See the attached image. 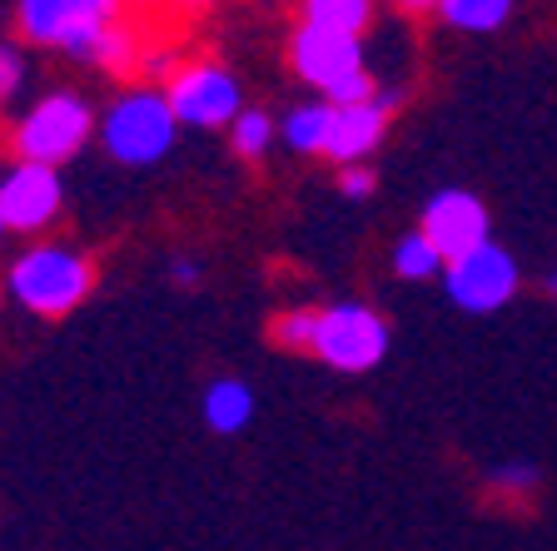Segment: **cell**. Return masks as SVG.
<instances>
[{
	"mask_svg": "<svg viewBox=\"0 0 557 551\" xmlns=\"http://www.w3.org/2000/svg\"><path fill=\"white\" fill-rule=\"evenodd\" d=\"M493 483H498V487H533L537 483V467H528V462H508V467L493 472Z\"/></svg>",
	"mask_w": 557,
	"mask_h": 551,
	"instance_id": "7402d4cb",
	"label": "cell"
},
{
	"mask_svg": "<svg viewBox=\"0 0 557 551\" xmlns=\"http://www.w3.org/2000/svg\"><path fill=\"white\" fill-rule=\"evenodd\" d=\"M547 293H553V299H557V274H553V278H547Z\"/></svg>",
	"mask_w": 557,
	"mask_h": 551,
	"instance_id": "484cf974",
	"label": "cell"
},
{
	"mask_svg": "<svg viewBox=\"0 0 557 551\" xmlns=\"http://www.w3.org/2000/svg\"><path fill=\"white\" fill-rule=\"evenodd\" d=\"M230 145H234L239 160H264L269 145H274V120H269V110L244 104L239 115H234V125H230Z\"/></svg>",
	"mask_w": 557,
	"mask_h": 551,
	"instance_id": "2e32d148",
	"label": "cell"
},
{
	"mask_svg": "<svg viewBox=\"0 0 557 551\" xmlns=\"http://www.w3.org/2000/svg\"><path fill=\"white\" fill-rule=\"evenodd\" d=\"M100 129L95 104L75 90H50L25 110L11 125V150L15 160H35V164H65L85 150V139Z\"/></svg>",
	"mask_w": 557,
	"mask_h": 551,
	"instance_id": "277c9868",
	"label": "cell"
},
{
	"mask_svg": "<svg viewBox=\"0 0 557 551\" xmlns=\"http://www.w3.org/2000/svg\"><path fill=\"white\" fill-rule=\"evenodd\" d=\"M418 229L429 234L443 259H458V253L487 243V209H483V199L468 195V189H443V195L429 199Z\"/></svg>",
	"mask_w": 557,
	"mask_h": 551,
	"instance_id": "8fae6325",
	"label": "cell"
},
{
	"mask_svg": "<svg viewBox=\"0 0 557 551\" xmlns=\"http://www.w3.org/2000/svg\"><path fill=\"white\" fill-rule=\"evenodd\" d=\"M404 15H438V0H394Z\"/></svg>",
	"mask_w": 557,
	"mask_h": 551,
	"instance_id": "d4e9b609",
	"label": "cell"
},
{
	"mask_svg": "<svg viewBox=\"0 0 557 551\" xmlns=\"http://www.w3.org/2000/svg\"><path fill=\"white\" fill-rule=\"evenodd\" d=\"M383 353H388V323L369 303H329V309H319L309 358L338 367V373H369V367H379Z\"/></svg>",
	"mask_w": 557,
	"mask_h": 551,
	"instance_id": "8992f818",
	"label": "cell"
},
{
	"mask_svg": "<svg viewBox=\"0 0 557 551\" xmlns=\"http://www.w3.org/2000/svg\"><path fill=\"white\" fill-rule=\"evenodd\" d=\"M313 328H319V309H289L269 323V338H274L278 348H289V353H309Z\"/></svg>",
	"mask_w": 557,
	"mask_h": 551,
	"instance_id": "ac0fdd59",
	"label": "cell"
},
{
	"mask_svg": "<svg viewBox=\"0 0 557 551\" xmlns=\"http://www.w3.org/2000/svg\"><path fill=\"white\" fill-rule=\"evenodd\" d=\"M164 95H170L174 120L189 129H230L234 115L244 110V90L234 80V70L205 55L180 60L174 75L164 80Z\"/></svg>",
	"mask_w": 557,
	"mask_h": 551,
	"instance_id": "5b68a950",
	"label": "cell"
},
{
	"mask_svg": "<svg viewBox=\"0 0 557 551\" xmlns=\"http://www.w3.org/2000/svg\"><path fill=\"white\" fill-rule=\"evenodd\" d=\"M170 274H174V284H180V288H195L205 268H199V259H174V264H170Z\"/></svg>",
	"mask_w": 557,
	"mask_h": 551,
	"instance_id": "603a6c76",
	"label": "cell"
},
{
	"mask_svg": "<svg viewBox=\"0 0 557 551\" xmlns=\"http://www.w3.org/2000/svg\"><path fill=\"white\" fill-rule=\"evenodd\" d=\"M129 15V0H15V35L35 50L90 60L95 40Z\"/></svg>",
	"mask_w": 557,
	"mask_h": 551,
	"instance_id": "3957f363",
	"label": "cell"
},
{
	"mask_svg": "<svg viewBox=\"0 0 557 551\" xmlns=\"http://www.w3.org/2000/svg\"><path fill=\"white\" fill-rule=\"evenodd\" d=\"M512 5H518V0H438V15L453 25V30L493 35L498 25H508Z\"/></svg>",
	"mask_w": 557,
	"mask_h": 551,
	"instance_id": "9a60e30c",
	"label": "cell"
},
{
	"mask_svg": "<svg viewBox=\"0 0 557 551\" xmlns=\"http://www.w3.org/2000/svg\"><path fill=\"white\" fill-rule=\"evenodd\" d=\"M394 110H398V95L394 90H379L373 100H359V104H334V125H329L324 160L363 164L383 145Z\"/></svg>",
	"mask_w": 557,
	"mask_h": 551,
	"instance_id": "30bf717a",
	"label": "cell"
},
{
	"mask_svg": "<svg viewBox=\"0 0 557 551\" xmlns=\"http://www.w3.org/2000/svg\"><path fill=\"white\" fill-rule=\"evenodd\" d=\"M304 25L319 30H344V35H363L373 25V0H294Z\"/></svg>",
	"mask_w": 557,
	"mask_h": 551,
	"instance_id": "4fadbf2b",
	"label": "cell"
},
{
	"mask_svg": "<svg viewBox=\"0 0 557 551\" xmlns=\"http://www.w3.org/2000/svg\"><path fill=\"white\" fill-rule=\"evenodd\" d=\"M329 125H334V104L329 100L299 104V110H289V120H284V145H289L294 154H324Z\"/></svg>",
	"mask_w": 557,
	"mask_h": 551,
	"instance_id": "5bb4252c",
	"label": "cell"
},
{
	"mask_svg": "<svg viewBox=\"0 0 557 551\" xmlns=\"http://www.w3.org/2000/svg\"><path fill=\"white\" fill-rule=\"evenodd\" d=\"M129 5H154V0H129Z\"/></svg>",
	"mask_w": 557,
	"mask_h": 551,
	"instance_id": "83f0119b",
	"label": "cell"
},
{
	"mask_svg": "<svg viewBox=\"0 0 557 551\" xmlns=\"http://www.w3.org/2000/svg\"><path fill=\"white\" fill-rule=\"evenodd\" d=\"M249 417H255V392H249V383L239 378H220L209 383L205 392V423L214 427L220 437H234L249 427Z\"/></svg>",
	"mask_w": 557,
	"mask_h": 551,
	"instance_id": "7c38bea8",
	"label": "cell"
},
{
	"mask_svg": "<svg viewBox=\"0 0 557 551\" xmlns=\"http://www.w3.org/2000/svg\"><path fill=\"white\" fill-rule=\"evenodd\" d=\"M65 209V184L55 164L15 160L0 174V218L11 234H46Z\"/></svg>",
	"mask_w": 557,
	"mask_h": 551,
	"instance_id": "ba28073f",
	"label": "cell"
},
{
	"mask_svg": "<svg viewBox=\"0 0 557 551\" xmlns=\"http://www.w3.org/2000/svg\"><path fill=\"white\" fill-rule=\"evenodd\" d=\"M164 5H170V11H180V15H189V21H195V15L214 11V5H224V0H164Z\"/></svg>",
	"mask_w": 557,
	"mask_h": 551,
	"instance_id": "cb8c5ba5",
	"label": "cell"
},
{
	"mask_svg": "<svg viewBox=\"0 0 557 551\" xmlns=\"http://www.w3.org/2000/svg\"><path fill=\"white\" fill-rule=\"evenodd\" d=\"M373 95H379V80H373V70L363 65V70H354V75H344V80H338L329 95H319V100H329V104H359V100H373Z\"/></svg>",
	"mask_w": 557,
	"mask_h": 551,
	"instance_id": "d6986e66",
	"label": "cell"
},
{
	"mask_svg": "<svg viewBox=\"0 0 557 551\" xmlns=\"http://www.w3.org/2000/svg\"><path fill=\"white\" fill-rule=\"evenodd\" d=\"M443 284H448V299L468 313H493L518 293V264H512V253L498 249V243L487 239L478 249L458 253L443 264Z\"/></svg>",
	"mask_w": 557,
	"mask_h": 551,
	"instance_id": "52a82bcc",
	"label": "cell"
},
{
	"mask_svg": "<svg viewBox=\"0 0 557 551\" xmlns=\"http://www.w3.org/2000/svg\"><path fill=\"white\" fill-rule=\"evenodd\" d=\"M21 85H25V55L15 46H5V40H0V110L21 95Z\"/></svg>",
	"mask_w": 557,
	"mask_h": 551,
	"instance_id": "ffe728a7",
	"label": "cell"
},
{
	"mask_svg": "<svg viewBox=\"0 0 557 551\" xmlns=\"http://www.w3.org/2000/svg\"><path fill=\"white\" fill-rule=\"evenodd\" d=\"M338 189H344V199H369L373 195V170L369 164H338Z\"/></svg>",
	"mask_w": 557,
	"mask_h": 551,
	"instance_id": "44dd1931",
	"label": "cell"
},
{
	"mask_svg": "<svg viewBox=\"0 0 557 551\" xmlns=\"http://www.w3.org/2000/svg\"><path fill=\"white\" fill-rule=\"evenodd\" d=\"M5 288L25 313L40 318H65L75 313L95 288V259L70 243H30L15 253V264L5 268Z\"/></svg>",
	"mask_w": 557,
	"mask_h": 551,
	"instance_id": "6da1fadb",
	"label": "cell"
},
{
	"mask_svg": "<svg viewBox=\"0 0 557 551\" xmlns=\"http://www.w3.org/2000/svg\"><path fill=\"white\" fill-rule=\"evenodd\" d=\"M5 234H11V229H5V218H0V239H5Z\"/></svg>",
	"mask_w": 557,
	"mask_h": 551,
	"instance_id": "4316f807",
	"label": "cell"
},
{
	"mask_svg": "<svg viewBox=\"0 0 557 551\" xmlns=\"http://www.w3.org/2000/svg\"><path fill=\"white\" fill-rule=\"evenodd\" d=\"M443 264H448V259L433 249V239L423 229L404 234V239L394 243V274L398 278H413V284H418V278H433Z\"/></svg>",
	"mask_w": 557,
	"mask_h": 551,
	"instance_id": "e0dca14e",
	"label": "cell"
},
{
	"mask_svg": "<svg viewBox=\"0 0 557 551\" xmlns=\"http://www.w3.org/2000/svg\"><path fill=\"white\" fill-rule=\"evenodd\" d=\"M174 135H180V120L170 110L164 85H135V90L115 95V104L100 115L104 154L115 164H129V170L160 164L174 150Z\"/></svg>",
	"mask_w": 557,
	"mask_h": 551,
	"instance_id": "7a4b0ae2",
	"label": "cell"
},
{
	"mask_svg": "<svg viewBox=\"0 0 557 551\" xmlns=\"http://www.w3.org/2000/svg\"><path fill=\"white\" fill-rule=\"evenodd\" d=\"M289 65L304 85H313L319 95H329L344 75L363 70V40L359 35H344V30H319V25H294L289 35Z\"/></svg>",
	"mask_w": 557,
	"mask_h": 551,
	"instance_id": "9c48e42d",
	"label": "cell"
}]
</instances>
